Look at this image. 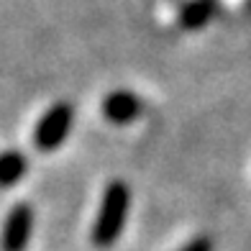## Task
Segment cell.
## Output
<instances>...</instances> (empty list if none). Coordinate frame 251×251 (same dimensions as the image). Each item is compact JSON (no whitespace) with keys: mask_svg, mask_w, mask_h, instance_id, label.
Here are the masks:
<instances>
[{"mask_svg":"<svg viewBox=\"0 0 251 251\" xmlns=\"http://www.w3.org/2000/svg\"><path fill=\"white\" fill-rule=\"evenodd\" d=\"M72 116L75 110L70 102H56L44 116L39 118L36 128H33V146L41 151H54L67 141L72 128Z\"/></svg>","mask_w":251,"mask_h":251,"instance_id":"cell-2","label":"cell"},{"mask_svg":"<svg viewBox=\"0 0 251 251\" xmlns=\"http://www.w3.org/2000/svg\"><path fill=\"white\" fill-rule=\"evenodd\" d=\"M31 228H33V210L24 202L16 205L3 223L0 249L3 251H26L28 238H31Z\"/></svg>","mask_w":251,"mask_h":251,"instance_id":"cell-3","label":"cell"},{"mask_svg":"<svg viewBox=\"0 0 251 251\" xmlns=\"http://www.w3.org/2000/svg\"><path fill=\"white\" fill-rule=\"evenodd\" d=\"M144 102L136 98L131 90H113V93L102 100V116L116 126H126L141 116Z\"/></svg>","mask_w":251,"mask_h":251,"instance_id":"cell-4","label":"cell"},{"mask_svg":"<svg viewBox=\"0 0 251 251\" xmlns=\"http://www.w3.org/2000/svg\"><path fill=\"white\" fill-rule=\"evenodd\" d=\"M131 208V192L123 182H110L102 192V202L98 210V218L93 226V244L98 249H108L121 238L126 218Z\"/></svg>","mask_w":251,"mask_h":251,"instance_id":"cell-1","label":"cell"},{"mask_svg":"<svg viewBox=\"0 0 251 251\" xmlns=\"http://www.w3.org/2000/svg\"><path fill=\"white\" fill-rule=\"evenodd\" d=\"M26 156L21 151H3L0 154V187H10L21 182V177L26 175Z\"/></svg>","mask_w":251,"mask_h":251,"instance_id":"cell-6","label":"cell"},{"mask_svg":"<svg viewBox=\"0 0 251 251\" xmlns=\"http://www.w3.org/2000/svg\"><path fill=\"white\" fill-rule=\"evenodd\" d=\"M179 251H213V241L208 236H198L195 241H190L187 246H182Z\"/></svg>","mask_w":251,"mask_h":251,"instance_id":"cell-7","label":"cell"},{"mask_svg":"<svg viewBox=\"0 0 251 251\" xmlns=\"http://www.w3.org/2000/svg\"><path fill=\"white\" fill-rule=\"evenodd\" d=\"M215 13V0H190V3L179 10V26L187 31L202 28Z\"/></svg>","mask_w":251,"mask_h":251,"instance_id":"cell-5","label":"cell"}]
</instances>
